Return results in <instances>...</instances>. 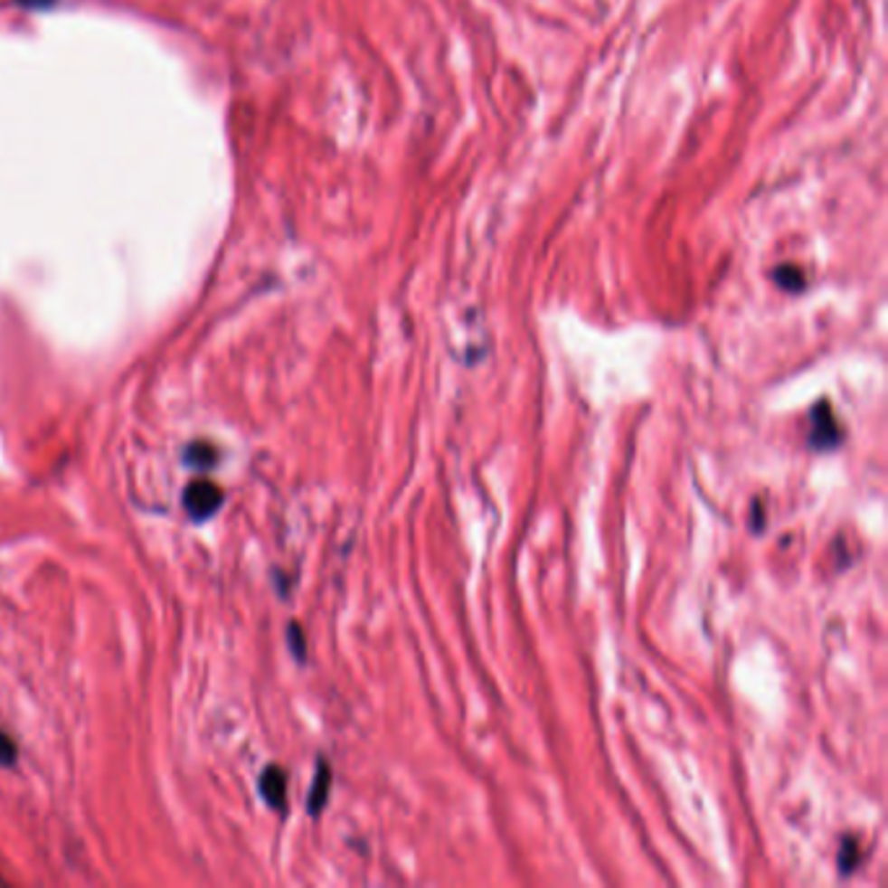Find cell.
<instances>
[{"label":"cell","instance_id":"obj_9","mask_svg":"<svg viewBox=\"0 0 888 888\" xmlns=\"http://www.w3.org/2000/svg\"><path fill=\"white\" fill-rule=\"evenodd\" d=\"M287 636H289V649H292V654L303 662L305 659V638H303V630H300V626L298 623H292L289 628H287Z\"/></svg>","mask_w":888,"mask_h":888},{"label":"cell","instance_id":"obj_8","mask_svg":"<svg viewBox=\"0 0 888 888\" xmlns=\"http://www.w3.org/2000/svg\"><path fill=\"white\" fill-rule=\"evenodd\" d=\"M19 760V748L11 737L0 730V766H14Z\"/></svg>","mask_w":888,"mask_h":888},{"label":"cell","instance_id":"obj_4","mask_svg":"<svg viewBox=\"0 0 888 888\" xmlns=\"http://www.w3.org/2000/svg\"><path fill=\"white\" fill-rule=\"evenodd\" d=\"M328 792H331V769H328L326 760H321L318 763V771H316V779H313V787H310V795H307V810L313 816H318L324 810L326 800H328Z\"/></svg>","mask_w":888,"mask_h":888},{"label":"cell","instance_id":"obj_3","mask_svg":"<svg viewBox=\"0 0 888 888\" xmlns=\"http://www.w3.org/2000/svg\"><path fill=\"white\" fill-rule=\"evenodd\" d=\"M259 789H260V798L266 800L269 808L284 810V805H287V774H284L279 766H269V769L260 774Z\"/></svg>","mask_w":888,"mask_h":888},{"label":"cell","instance_id":"obj_5","mask_svg":"<svg viewBox=\"0 0 888 888\" xmlns=\"http://www.w3.org/2000/svg\"><path fill=\"white\" fill-rule=\"evenodd\" d=\"M217 458H219L217 449H214L212 443H203V440L191 443V446H188V454H185V461H188L194 469H201V472L212 469V467L217 464Z\"/></svg>","mask_w":888,"mask_h":888},{"label":"cell","instance_id":"obj_7","mask_svg":"<svg viewBox=\"0 0 888 888\" xmlns=\"http://www.w3.org/2000/svg\"><path fill=\"white\" fill-rule=\"evenodd\" d=\"M774 279L787 292H800L802 287H805V277H802V271L798 266H779L774 271Z\"/></svg>","mask_w":888,"mask_h":888},{"label":"cell","instance_id":"obj_2","mask_svg":"<svg viewBox=\"0 0 888 888\" xmlns=\"http://www.w3.org/2000/svg\"><path fill=\"white\" fill-rule=\"evenodd\" d=\"M222 503H224L222 490H219L214 482H209V479H195V482H191L185 487V493H183V508H185V514L194 521L212 519Z\"/></svg>","mask_w":888,"mask_h":888},{"label":"cell","instance_id":"obj_1","mask_svg":"<svg viewBox=\"0 0 888 888\" xmlns=\"http://www.w3.org/2000/svg\"><path fill=\"white\" fill-rule=\"evenodd\" d=\"M842 440H845V433H842V425L831 410V404L826 399L813 404V410L808 414V446L813 451H831Z\"/></svg>","mask_w":888,"mask_h":888},{"label":"cell","instance_id":"obj_6","mask_svg":"<svg viewBox=\"0 0 888 888\" xmlns=\"http://www.w3.org/2000/svg\"><path fill=\"white\" fill-rule=\"evenodd\" d=\"M860 860H863V852H860V845H857V839L855 836H849V839H845L842 842V849H839V857H836V865H839V870L842 873H852L855 867L860 865Z\"/></svg>","mask_w":888,"mask_h":888}]
</instances>
